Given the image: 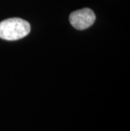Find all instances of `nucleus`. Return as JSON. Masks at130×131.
<instances>
[{
    "label": "nucleus",
    "mask_w": 130,
    "mask_h": 131,
    "mask_svg": "<svg viewBox=\"0 0 130 131\" xmlns=\"http://www.w3.org/2000/svg\"><path fill=\"white\" fill-rule=\"evenodd\" d=\"M30 31V25L25 19L10 18L0 22V38L16 41L26 37Z\"/></svg>",
    "instance_id": "1"
},
{
    "label": "nucleus",
    "mask_w": 130,
    "mask_h": 131,
    "mask_svg": "<svg viewBox=\"0 0 130 131\" xmlns=\"http://www.w3.org/2000/svg\"><path fill=\"white\" fill-rule=\"evenodd\" d=\"M95 20V13L88 8L72 12L69 15V22L72 26L79 30L89 28L94 24Z\"/></svg>",
    "instance_id": "2"
}]
</instances>
